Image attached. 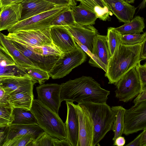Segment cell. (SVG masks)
<instances>
[{
    "label": "cell",
    "mask_w": 146,
    "mask_h": 146,
    "mask_svg": "<svg viewBox=\"0 0 146 146\" xmlns=\"http://www.w3.org/2000/svg\"><path fill=\"white\" fill-rule=\"evenodd\" d=\"M120 34L117 32L113 27H109L107 29V39L111 57L114 52L116 48L121 43Z\"/></svg>",
    "instance_id": "cell-33"
},
{
    "label": "cell",
    "mask_w": 146,
    "mask_h": 146,
    "mask_svg": "<svg viewBox=\"0 0 146 146\" xmlns=\"http://www.w3.org/2000/svg\"><path fill=\"white\" fill-rule=\"evenodd\" d=\"M141 60H145L146 58V40L141 43V51L140 54Z\"/></svg>",
    "instance_id": "cell-45"
},
{
    "label": "cell",
    "mask_w": 146,
    "mask_h": 146,
    "mask_svg": "<svg viewBox=\"0 0 146 146\" xmlns=\"http://www.w3.org/2000/svg\"><path fill=\"white\" fill-rule=\"evenodd\" d=\"M30 110L36 118L39 126L53 137L66 138L65 123L59 116L38 99L34 98Z\"/></svg>",
    "instance_id": "cell-4"
},
{
    "label": "cell",
    "mask_w": 146,
    "mask_h": 146,
    "mask_svg": "<svg viewBox=\"0 0 146 146\" xmlns=\"http://www.w3.org/2000/svg\"><path fill=\"white\" fill-rule=\"evenodd\" d=\"M92 54L89 64L92 66L102 69L106 72L111 57L106 35L98 34L95 36Z\"/></svg>",
    "instance_id": "cell-12"
},
{
    "label": "cell",
    "mask_w": 146,
    "mask_h": 146,
    "mask_svg": "<svg viewBox=\"0 0 146 146\" xmlns=\"http://www.w3.org/2000/svg\"><path fill=\"white\" fill-rule=\"evenodd\" d=\"M57 6L71 7L76 5L75 0H43Z\"/></svg>",
    "instance_id": "cell-38"
},
{
    "label": "cell",
    "mask_w": 146,
    "mask_h": 146,
    "mask_svg": "<svg viewBox=\"0 0 146 146\" xmlns=\"http://www.w3.org/2000/svg\"><path fill=\"white\" fill-rule=\"evenodd\" d=\"M13 120L11 124L38 125L37 120L30 110L21 108H14Z\"/></svg>",
    "instance_id": "cell-27"
},
{
    "label": "cell",
    "mask_w": 146,
    "mask_h": 146,
    "mask_svg": "<svg viewBox=\"0 0 146 146\" xmlns=\"http://www.w3.org/2000/svg\"><path fill=\"white\" fill-rule=\"evenodd\" d=\"M125 143V140L124 137L121 136L117 138L114 141L113 145L117 146H123Z\"/></svg>",
    "instance_id": "cell-47"
},
{
    "label": "cell",
    "mask_w": 146,
    "mask_h": 146,
    "mask_svg": "<svg viewBox=\"0 0 146 146\" xmlns=\"http://www.w3.org/2000/svg\"><path fill=\"white\" fill-rule=\"evenodd\" d=\"M115 85V97L119 101L127 102L136 97L142 88L135 67L126 73Z\"/></svg>",
    "instance_id": "cell-7"
},
{
    "label": "cell",
    "mask_w": 146,
    "mask_h": 146,
    "mask_svg": "<svg viewBox=\"0 0 146 146\" xmlns=\"http://www.w3.org/2000/svg\"><path fill=\"white\" fill-rule=\"evenodd\" d=\"M9 95L6 94L4 89L0 85V104L8 103L7 99Z\"/></svg>",
    "instance_id": "cell-43"
},
{
    "label": "cell",
    "mask_w": 146,
    "mask_h": 146,
    "mask_svg": "<svg viewBox=\"0 0 146 146\" xmlns=\"http://www.w3.org/2000/svg\"><path fill=\"white\" fill-rule=\"evenodd\" d=\"M22 9L20 3L8 5L0 9V32L8 30L20 21Z\"/></svg>",
    "instance_id": "cell-18"
},
{
    "label": "cell",
    "mask_w": 146,
    "mask_h": 146,
    "mask_svg": "<svg viewBox=\"0 0 146 146\" xmlns=\"http://www.w3.org/2000/svg\"><path fill=\"white\" fill-rule=\"evenodd\" d=\"M145 28L144 18L137 16L130 21L125 23L119 27H114V29L118 33L124 35L140 34L143 32Z\"/></svg>",
    "instance_id": "cell-25"
},
{
    "label": "cell",
    "mask_w": 146,
    "mask_h": 146,
    "mask_svg": "<svg viewBox=\"0 0 146 146\" xmlns=\"http://www.w3.org/2000/svg\"><path fill=\"white\" fill-rule=\"evenodd\" d=\"M120 22L126 23L133 18L136 8L123 0H103Z\"/></svg>",
    "instance_id": "cell-19"
},
{
    "label": "cell",
    "mask_w": 146,
    "mask_h": 146,
    "mask_svg": "<svg viewBox=\"0 0 146 146\" xmlns=\"http://www.w3.org/2000/svg\"><path fill=\"white\" fill-rule=\"evenodd\" d=\"M142 133L139 134L133 141L126 145V146H141V139Z\"/></svg>",
    "instance_id": "cell-44"
},
{
    "label": "cell",
    "mask_w": 146,
    "mask_h": 146,
    "mask_svg": "<svg viewBox=\"0 0 146 146\" xmlns=\"http://www.w3.org/2000/svg\"><path fill=\"white\" fill-rule=\"evenodd\" d=\"M37 83L26 72L17 75L7 82L0 85L9 95L15 92H27L33 95L34 84Z\"/></svg>",
    "instance_id": "cell-13"
},
{
    "label": "cell",
    "mask_w": 146,
    "mask_h": 146,
    "mask_svg": "<svg viewBox=\"0 0 146 146\" xmlns=\"http://www.w3.org/2000/svg\"><path fill=\"white\" fill-rule=\"evenodd\" d=\"M38 99L57 115L62 102L61 85L57 84H42L36 88Z\"/></svg>",
    "instance_id": "cell-11"
},
{
    "label": "cell",
    "mask_w": 146,
    "mask_h": 146,
    "mask_svg": "<svg viewBox=\"0 0 146 146\" xmlns=\"http://www.w3.org/2000/svg\"><path fill=\"white\" fill-rule=\"evenodd\" d=\"M50 28L36 31H19L9 32L5 37L21 44L32 47L52 45Z\"/></svg>",
    "instance_id": "cell-8"
},
{
    "label": "cell",
    "mask_w": 146,
    "mask_h": 146,
    "mask_svg": "<svg viewBox=\"0 0 146 146\" xmlns=\"http://www.w3.org/2000/svg\"><path fill=\"white\" fill-rule=\"evenodd\" d=\"M75 22L70 8L55 18L51 23V26H67L75 25Z\"/></svg>",
    "instance_id": "cell-30"
},
{
    "label": "cell",
    "mask_w": 146,
    "mask_h": 146,
    "mask_svg": "<svg viewBox=\"0 0 146 146\" xmlns=\"http://www.w3.org/2000/svg\"><path fill=\"white\" fill-rule=\"evenodd\" d=\"M14 108L9 103L0 104V126H10L13 120Z\"/></svg>",
    "instance_id": "cell-31"
},
{
    "label": "cell",
    "mask_w": 146,
    "mask_h": 146,
    "mask_svg": "<svg viewBox=\"0 0 146 146\" xmlns=\"http://www.w3.org/2000/svg\"><path fill=\"white\" fill-rule=\"evenodd\" d=\"M111 109L114 114L115 119L111 130L114 133L113 141L117 137L121 136L124 128V115L125 110L121 106H112Z\"/></svg>",
    "instance_id": "cell-28"
},
{
    "label": "cell",
    "mask_w": 146,
    "mask_h": 146,
    "mask_svg": "<svg viewBox=\"0 0 146 146\" xmlns=\"http://www.w3.org/2000/svg\"><path fill=\"white\" fill-rule=\"evenodd\" d=\"M141 133V146H146V129L143 130Z\"/></svg>",
    "instance_id": "cell-48"
},
{
    "label": "cell",
    "mask_w": 146,
    "mask_h": 146,
    "mask_svg": "<svg viewBox=\"0 0 146 146\" xmlns=\"http://www.w3.org/2000/svg\"><path fill=\"white\" fill-rule=\"evenodd\" d=\"M127 3H134L135 0H123Z\"/></svg>",
    "instance_id": "cell-50"
},
{
    "label": "cell",
    "mask_w": 146,
    "mask_h": 146,
    "mask_svg": "<svg viewBox=\"0 0 146 146\" xmlns=\"http://www.w3.org/2000/svg\"><path fill=\"white\" fill-rule=\"evenodd\" d=\"M70 9L76 23L84 26L95 24L98 18L96 14L81 3L71 7Z\"/></svg>",
    "instance_id": "cell-24"
},
{
    "label": "cell",
    "mask_w": 146,
    "mask_h": 146,
    "mask_svg": "<svg viewBox=\"0 0 146 146\" xmlns=\"http://www.w3.org/2000/svg\"><path fill=\"white\" fill-rule=\"evenodd\" d=\"M0 40L12 57L17 67L24 72L26 68L35 66L32 62L14 45L12 41L5 38V35L0 32Z\"/></svg>",
    "instance_id": "cell-21"
},
{
    "label": "cell",
    "mask_w": 146,
    "mask_h": 146,
    "mask_svg": "<svg viewBox=\"0 0 146 146\" xmlns=\"http://www.w3.org/2000/svg\"><path fill=\"white\" fill-rule=\"evenodd\" d=\"M61 101L106 103L110 92L102 88L92 78L82 76L62 83Z\"/></svg>",
    "instance_id": "cell-1"
},
{
    "label": "cell",
    "mask_w": 146,
    "mask_h": 146,
    "mask_svg": "<svg viewBox=\"0 0 146 146\" xmlns=\"http://www.w3.org/2000/svg\"><path fill=\"white\" fill-rule=\"evenodd\" d=\"M146 100V88L142 90L134 100V104Z\"/></svg>",
    "instance_id": "cell-41"
},
{
    "label": "cell",
    "mask_w": 146,
    "mask_h": 146,
    "mask_svg": "<svg viewBox=\"0 0 146 146\" xmlns=\"http://www.w3.org/2000/svg\"><path fill=\"white\" fill-rule=\"evenodd\" d=\"M53 138L44 131L32 141L29 146H53Z\"/></svg>",
    "instance_id": "cell-36"
},
{
    "label": "cell",
    "mask_w": 146,
    "mask_h": 146,
    "mask_svg": "<svg viewBox=\"0 0 146 146\" xmlns=\"http://www.w3.org/2000/svg\"><path fill=\"white\" fill-rule=\"evenodd\" d=\"M67 107L66 121L64 123L66 139L72 146H78L79 125L78 115L72 101H66Z\"/></svg>",
    "instance_id": "cell-16"
},
{
    "label": "cell",
    "mask_w": 146,
    "mask_h": 146,
    "mask_svg": "<svg viewBox=\"0 0 146 146\" xmlns=\"http://www.w3.org/2000/svg\"><path fill=\"white\" fill-rule=\"evenodd\" d=\"M73 105L79 122L78 146H93L94 135L93 122L88 113L80 103Z\"/></svg>",
    "instance_id": "cell-10"
},
{
    "label": "cell",
    "mask_w": 146,
    "mask_h": 146,
    "mask_svg": "<svg viewBox=\"0 0 146 146\" xmlns=\"http://www.w3.org/2000/svg\"><path fill=\"white\" fill-rule=\"evenodd\" d=\"M145 2L146 0H143L138 7L139 9H142L145 8Z\"/></svg>",
    "instance_id": "cell-49"
},
{
    "label": "cell",
    "mask_w": 146,
    "mask_h": 146,
    "mask_svg": "<svg viewBox=\"0 0 146 146\" xmlns=\"http://www.w3.org/2000/svg\"><path fill=\"white\" fill-rule=\"evenodd\" d=\"M44 131L38 125L11 124L5 142L17 137L28 134H32L36 139Z\"/></svg>",
    "instance_id": "cell-23"
},
{
    "label": "cell",
    "mask_w": 146,
    "mask_h": 146,
    "mask_svg": "<svg viewBox=\"0 0 146 146\" xmlns=\"http://www.w3.org/2000/svg\"><path fill=\"white\" fill-rule=\"evenodd\" d=\"M34 98V95L27 92H15L9 95L7 102L14 108L30 110Z\"/></svg>",
    "instance_id": "cell-26"
},
{
    "label": "cell",
    "mask_w": 146,
    "mask_h": 146,
    "mask_svg": "<svg viewBox=\"0 0 146 146\" xmlns=\"http://www.w3.org/2000/svg\"><path fill=\"white\" fill-rule=\"evenodd\" d=\"M70 7L57 6L50 10L20 21L7 31L9 32L19 31H36L50 28L52 21Z\"/></svg>",
    "instance_id": "cell-5"
},
{
    "label": "cell",
    "mask_w": 146,
    "mask_h": 146,
    "mask_svg": "<svg viewBox=\"0 0 146 146\" xmlns=\"http://www.w3.org/2000/svg\"><path fill=\"white\" fill-rule=\"evenodd\" d=\"M140 62H139L135 67L139 78L142 90L146 88V63L141 65Z\"/></svg>",
    "instance_id": "cell-37"
},
{
    "label": "cell",
    "mask_w": 146,
    "mask_h": 146,
    "mask_svg": "<svg viewBox=\"0 0 146 146\" xmlns=\"http://www.w3.org/2000/svg\"><path fill=\"white\" fill-rule=\"evenodd\" d=\"M9 126H0V146H3L6 141Z\"/></svg>",
    "instance_id": "cell-39"
},
{
    "label": "cell",
    "mask_w": 146,
    "mask_h": 146,
    "mask_svg": "<svg viewBox=\"0 0 146 146\" xmlns=\"http://www.w3.org/2000/svg\"><path fill=\"white\" fill-rule=\"evenodd\" d=\"M24 0H0V9L13 4L21 3Z\"/></svg>",
    "instance_id": "cell-42"
},
{
    "label": "cell",
    "mask_w": 146,
    "mask_h": 146,
    "mask_svg": "<svg viewBox=\"0 0 146 146\" xmlns=\"http://www.w3.org/2000/svg\"><path fill=\"white\" fill-rule=\"evenodd\" d=\"M15 46L37 67L48 72L60 56H44L38 55L26 46L12 41Z\"/></svg>",
    "instance_id": "cell-17"
},
{
    "label": "cell",
    "mask_w": 146,
    "mask_h": 146,
    "mask_svg": "<svg viewBox=\"0 0 146 146\" xmlns=\"http://www.w3.org/2000/svg\"><path fill=\"white\" fill-rule=\"evenodd\" d=\"M95 13L98 18L103 21L109 20L112 13L103 0H75Z\"/></svg>",
    "instance_id": "cell-22"
},
{
    "label": "cell",
    "mask_w": 146,
    "mask_h": 146,
    "mask_svg": "<svg viewBox=\"0 0 146 146\" xmlns=\"http://www.w3.org/2000/svg\"><path fill=\"white\" fill-rule=\"evenodd\" d=\"M21 4L22 9L20 21L28 19L59 6L43 0H24Z\"/></svg>",
    "instance_id": "cell-20"
},
{
    "label": "cell",
    "mask_w": 146,
    "mask_h": 146,
    "mask_svg": "<svg viewBox=\"0 0 146 146\" xmlns=\"http://www.w3.org/2000/svg\"><path fill=\"white\" fill-rule=\"evenodd\" d=\"M75 41L77 44L87 54L88 56L91 58L92 56V54L85 45L80 43L76 39L74 38Z\"/></svg>",
    "instance_id": "cell-46"
},
{
    "label": "cell",
    "mask_w": 146,
    "mask_h": 146,
    "mask_svg": "<svg viewBox=\"0 0 146 146\" xmlns=\"http://www.w3.org/2000/svg\"><path fill=\"white\" fill-rule=\"evenodd\" d=\"M35 139L32 134L25 135L17 137L6 142L3 146H29Z\"/></svg>",
    "instance_id": "cell-34"
},
{
    "label": "cell",
    "mask_w": 146,
    "mask_h": 146,
    "mask_svg": "<svg viewBox=\"0 0 146 146\" xmlns=\"http://www.w3.org/2000/svg\"><path fill=\"white\" fill-rule=\"evenodd\" d=\"M50 30L53 43L62 52L70 51L78 46L72 35L65 27L51 26Z\"/></svg>",
    "instance_id": "cell-15"
},
{
    "label": "cell",
    "mask_w": 146,
    "mask_h": 146,
    "mask_svg": "<svg viewBox=\"0 0 146 146\" xmlns=\"http://www.w3.org/2000/svg\"><path fill=\"white\" fill-rule=\"evenodd\" d=\"M123 133L126 135L146 129V100L125 109Z\"/></svg>",
    "instance_id": "cell-9"
},
{
    "label": "cell",
    "mask_w": 146,
    "mask_h": 146,
    "mask_svg": "<svg viewBox=\"0 0 146 146\" xmlns=\"http://www.w3.org/2000/svg\"><path fill=\"white\" fill-rule=\"evenodd\" d=\"M141 43L127 45L120 43L111 57L105 76L108 83L115 84L127 72L141 60Z\"/></svg>",
    "instance_id": "cell-2"
},
{
    "label": "cell",
    "mask_w": 146,
    "mask_h": 146,
    "mask_svg": "<svg viewBox=\"0 0 146 146\" xmlns=\"http://www.w3.org/2000/svg\"><path fill=\"white\" fill-rule=\"evenodd\" d=\"M87 58L86 53L78 45L72 50L63 52L48 72L49 76L53 79L62 78L83 63Z\"/></svg>",
    "instance_id": "cell-6"
},
{
    "label": "cell",
    "mask_w": 146,
    "mask_h": 146,
    "mask_svg": "<svg viewBox=\"0 0 146 146\" xmlns=\"http://www.w3.org/2000/svg\"><path fill=\"white\" fill-rule=\"evenodd\" d=\"M53 146H72L66 138L64 139H59L53 138Z\"/></svg>",
    "instance_id": "cell-40"
},
{
    "label": "cell",
    "mask_w": 146,
    "mask_h": 146,
    "mask_svg": "<svg viewBox=\"0 0 146 146\" xmlns=\"http://www.w3.org/2000/svg\"><path fill=\"white\" fill-rule=\"evenodd\" d=\"M64 27L74 38L86 46L92 53L95 38L99 34L93 25L84 26L76 23L74 25Z\"/></svg>",
    "instance_id": "cell-14"
},
{
    "label": "cell",
    "mask_w": 146,
    "mask_h": 146,
    "mask_svg": "<svg viewBox=\"0 0 146 146\" xmlns=\"http://www.w3.org/2000/svg\"><path fill=\"white\" fill-rule=\"evenodd\" d=\"M92 119L94 128L93 146L100 145L99 142L111 130L115 117L111 107L106 103L82 102L80 103Z\"/></svg>",
    "instance_id": "cell-3"
},
{
    "label": "cell",
    "mask_w": 146,
    "mask_h": 146,
    "mask_svg": "<svg viewBox=\"0 0 146 146\" xmlns=\"http://www.w3.org/2000/svg\"><path fill=\"white\" fill-rule=\"evenodd\" d=\"M121 43L127 45H133L142 43L146 40V33L129 35L120 34Z\"/></svg>",
    "instance_id": "cell-35"
},
{
    "label": "cell",
    "mask_w": 146,
    "mask_h": 146,
    "mask_svg": "<svg viewBox=\"0 0 146 146\" xmlns=\"http://www.w3.org/2000/svg\"><path fill=\"white\" fill-rule=\"evenodd\" d=\"M25 46L30 48L35 53L42 56H60L63 52L54 44L32 47Z\"/></svg>",
    "instance_id": "cell-29"
},
{
    "label": "cell",
    "mask_w": 146,
    "mask_h": 146,
    "mask_svg": "<svg viewBox=\"0 0 146 146\" xmlns=\"http://www.w3.org/2000/svg\"><path fill=\"white\" fill-rule=\"evenodd\" d=\"M24 71L40 85L48 80L50 77L48 72L36 66L25 68Z\"/></svg>",
    "instance_id": "cell-32"
}]
</instances>
